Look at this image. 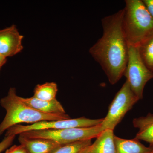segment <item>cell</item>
Here are the masks:
<instances>
[{"label": "cell", "mask_w": 153, "mask_h": 153, "mask_svg": "<svg viewBox=\"0 0 153 153\" xmlns=\"http://www.w3.org/2000/svg\"><path fill=\"white\" fill-rule=\"evenodd\" d=\"M123 14L122 9L102 19V36L89 50L111 85L123 76L128 60L129 45L123 27Z\"/></svg>", "instance_id": "cell-1"}, {"label": "cell", "mask_w": 153, "mask_h": 153, "mask_svg": "<svg viewBox=\"0 0 153 153\" xmlns=\"http://www.w3.org/2000/svg\"><path fill=\"white\" fill-rule=\"evenodd\" d=\"M6 111L5 116L0 123V137L12 127L22 123L34 124L45 121L70 119L67 114H47L40 112L25 103L17 94L15 88L11 87L7 94L0 100Z\"/></svg>", "instance_id": "cell-2"}, {"label": "cell", "mask_w": 153, "mask_h": 153, "mask_svg": "<svg viewBox=\"0 0 153 153\" xmlns=\"http://www.w3.org/2000/svg\"><path fill=\"white\" fill-rule=\"evenodd\" d=\"M123 27L129 46L138 47L153 33V18L142 0H126Z\"/></svg>", "instance_id": "cell-3"}, {"label": "cell", "mask_w": 153, "mask_h": 153, "mask_svg": "<svg viewBox=\"0 0 153 153\" xmlns=\"http://www.w3.org/2000/svg\"><path fill=\"white\" fill-rule=\"evenodd\" d=\"M100 125L86 128H73L59 130L30 131L20 134L29 138L47 139L61 145L83 140L96 138L103 131Z\"/></svg>", "instance_id": "cell-4"}, {"label": "cell", "mask_w": 153, "mask_h": 153, "mask_svg": "<svg viewBox=\"0 0 153 153\" xmlns=\"http://www.w3.org/2000/svg\"><path fill=\"white\" fill-rule=\"evenodd\" d=\"M123 76L134 94L139 99H142L145 85L153 79V73L144 63L137 47L129 46L128 60Z\"/></svg>", "instance_id": "cell-5"}, {"label": "cell", "mask_w": 153, "mask_h": 153, "mask_svg": "<svg viewBox=\"0 0 153 153\" xmlns=\"http://www.w3.org/2000/svg\"><path fill=\"white\" fill-rule=\"evenodd\" d=\"M126 80L115 96L108 108L106 116L100 124L103 131H114L116 127L123 119L127 113L139 100Z\"/></svg>", "instance_id": "cell-6"}, {"label": "cell", "mask_w": 153, "mask_h": 153, "mask_svg": "<svg viewBox=\"0 0 153 153\" xmlns=\"http://www.w3.org/2000/svg\"><path fill=\"white\" fill-rule=\"evenodd\" d=\"M103 118L91 119L85 117L62 120L45 121L32 124L17 125L7 131L5 136L19 135L30 131L59 130L73 128H86L101 124Z\"/></svg>", "instance_id": "cell-7"}, {"label": "cell", "mask_w": 153, "mask_h": 153, "mask_svg": "<svg viewBox=\"0 0 153 153\" xmlns=\"http://www.w3.org/2000/svg\"><path fill=\"white\" fill-rule=\"evenodd\" d=\"M24 38L16 25L0 30V55L7 58L22 52L24 48L22 45Z\"/></svg>", "instance_id": "cell-8"}, {"label": "cell", "mask_w": 153, "mask_h": 153, "mask_svg": "<svg viewBox=\"0 0 153 153\" xmlns=\"http://www.w3.org/2000/svg\"><path fill=\"white\" fill-rule=\"evenodd\" d=\"M20 144L24 146L28 153H51L62 145L52 140L29 138L20 135Z\"/></svg>", "instance_id": "cell-9"}, {"label": "cell", "mask_w": 153, "mask_h": 153, "mask_svg": "<svg viewBox=\"0 0 153 153\" xmlns=\"http://www.w3.org/2000/svg\"><path fill=\"white\" fill-rule=\"evenodd\" d=\"M113 131H103L84 153H116Z\"/></svg>", "instance_id": "cell-10"}, {"label": "cell", "mask_w": 153, "mask_h": 153, "mask_svg": "<svg viewBox=\"0 0 153 153\" xmlns=\"http://www.w3.org/2000/svg\"><path fill=\"white\" fill-rule=\"evenodd\" d=\"M21 98L28 105L43 113L57 115L66 114L63 106L56 98L49 101L41 100L33 96Z\"/></svg>", "instance_id": "cell-11"}, {"label": "cell", "mask_w": 153, "mask_h": 153, "mask_svg": "<svg viewBox=\"0 0 153 153\" xmlns=\"http://www.w3.org/2000/svg\"><path fill=\"white\" fill-rule=\"evenodd\" d=\"M134 126L138 129L135 138L144 141L153 147V114L135 118L133 120Z\"/></svg>", "instance_id": "cell-12"}, {"label": "cell", "mask_w": 153, "mask_h": 153, "mask_svg": "<svg viewBox=\"0 0 153 153\" xmlns=\"http://www.w3.org/2000/svg\"><path fill=\"white\" fill-rule=\"evenodd\" d=\"M116 153H152L153 147H146L134 138L125 139L114 135Z\"/></svg>", "instance_id": "cell-13"}, {"label": "cell", "mask_w": 153, "mask_h": 153, "mask_svg": "<svg viewBox=\"0 0 153 153\" xmlns=\"http://www.w3.org/2000/svg\"><path fill=\"white\" fill-rule=\"evenodd\" d=\"M57 92V83L47 82L36 85L34 88L33 97L41 100L49 101L56 99Z\"/></svg>", "instance_id": "cell-14"}, {"label": "cell", "mask_w": 153, "mask_h": 153, "mask_svg": "<svg viewBox=\"0 0 153 153\" xmlns=\"http://www.w3.org/2000/svg\"><path fill=\"white\" fill-rule=\"evenodd\" d=\"M137 47L144 63L153 73V33Z\"/></svg>", "instance_id": "cell-15"}, {"label": "cell", "mask_w": 153, "mask_h": 153, "mask_svg": "<svg viewBox=\"0 0 153 153\" xmlns=\"http://www.w3.org/2000/svg\"><path fill=\"white\" fill-rule=\"evenodd\" d=\"M91 144L90 139L79 141L62 145L51 153H84Z\"/></svg>", "instance_id": "cell-16"}, {"label": "cell", "mask_w": 153, "mask_h": 153, "mask_svg": "<svg viewBox=\"0 0 153 153\" xmlns=\"http://www.w3.org/2000/svg\"><path fill=\"white\" fill-rule=\"evenodd\" d=\"M15 137L16 136L15 135L7 136L5 137L3 140L0 142V153L7 149L12 144Z\"/></svg>", "instance_id": "cell-17"}, {"label": "cell", "mask_w": 153, "mask_h": 153, "mask_svg": "<svg viewBox=\"0 0 153 153\" xmlns=\"http://www.w3.org/2000/svg\"><path fill=\"white\" fill-rule=\"evenodd\" d=\"M5 153H28L25 146L22 144L14 145L6 150Z\"/></svg>", "instance_id": "cell-18"}, {"label": "cell", "mask_w": 153, "mask_h": 153, "mask_svg": "<svg viewBox=\"0 0 153 153\" xmlns=\"http://www.w3.org/2000/svg\"><path fill=\"white\" fill-rule=\"evenodd\" d=\"M145 6L153 18V0H142Z\"/></svg>", "instance_id": "cell-19"}, {"label": "cell", "mask_w": 153, "mask_h": 153, "mask_svg": "<svg viewBox=\"0 0 153 153\" xmlns=\"http://www.w3.org/2000/svg\"><path fill=\"white\" fill-rule=\"evenodd\" d=\"M7 62V58L0 55V71Z\"/></svg>", "instance_id": "cell-20"}, {"label": "cell", "mask_w": 153, "mask_h": 153, "mask_svg": "<svg viewBox=\"0 0 153 153\" xmlns=\"http://www.w3.org/2000/svg\"><path fill=\"white\" fill-rule=\"evenodd\" d=\"M152 153H153V152H152Z\"/></svg>", "instance_id": "cell-21"}]
</instances>
